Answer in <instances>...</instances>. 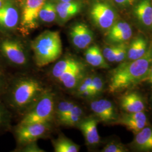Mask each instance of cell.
Returning a JSON list of instances; mask_svg holds the SVG:
<instances>
[{"instance_id": "1", "label": "cell", "mask_w": 152, "mask_h": 152, "mask_svg": "<svg viewBox=\"0 0 152 152\" xmlns=\"http://www.w3.org/2000/svg\"><path fill=\"white\" fill-rule=\"evenodd\" d=\"M46 91L42 84L38 80L29 77H20L9 81L2 96L4 97V103L8 108L22 112L30 108Z\"/></svg>"}, {"instance_id": "2", "label": "cell", "mask_w": 152, "mask_h": 152, "mask_svg": "<svg viewBox=\"0 0 152 152\" xmlns=\"http://www.w3.org/2000/svg\"><path fill=\"white\" fill-rule=\"evenodd\" d=\"M152 65V48L140 58L122 63L110 73L109 92H118L142 81L147 78Z\"/></svg>"}, {"instance_id": "3", "label": "cell", "mask_w": 152, "mask_h": 152, "mask_svg": "<svg viewBox=\"0 0 152 152\" xmlns=\"http://www.w3.org/2000/svg\"><path fill=\"white\" fill-rule=\"evenodd\" d=\"M36 65L45 66L58 60L62 54V42L58 31H46L32 42Z\"/></svg>"}, {"instance_id": "4", "label": "cell", "mask_w": 152, "mask_h": 152, "mask_svg": "<svg viewBox=\"0 0 152 152\" xmlns=\"http://www.w3.org/2000/svg\"><path fill=\"white\" fill-rule=\"evenodd\" d=\"M55 110V95L46 91L32 106L27 110L18 125L32 124H50Z\"/></svg>"}, {"instance_id": "5", "label": "cell", "mask_w": 152, "mask_h": 152, "mask_svg": "<svg viewBox=\"0 0 152 152\" xmlns=\"http://www.w3.org/2000/svg\"><path fill=\"white\" fill-rule=\"evenodd\" d=\"M0 53L11 65L24 66L28 63L27 54L22 43L14 38H7L0 42Z\"/></svg>"}, {"instance_id": "6", "label": "cell", "mask_w": 152, "mask_h": 152, "mask_svg": "<svg viewBox=\"0 0 152 152\" xmlns=\"http://www.w3.org/2000/svg\"><path fill=\"white\" fill-rule=\"evenodd\" d=\"M51 128L50 124H32L18 125L14 131L17 142L20 145L36 141L46 136Z\"/></svg>"}, {"instance_id": "7", "label": "cell", "mask_w": 152, "mask_h": 152, "mask_svg": "<svg viewBox=\"0 0 152 152\" xmlns=\"http://www.w3.org/2000/svg\"><path fill=\"white\" fill-rule=\"evenodd\" d=\"M90 14L95 25L102 29H110L115 20L113 9L103 2H98L92 6Z\"/></svg>"}, {"instance_id": "8", "label": "cell", "mask_w": 152, "mask_h": 152, "mask_svg": "<svg viewBox=\"0 0 152 152\" xmlns=\"http://www.w3.org/2000/svg\"><path fill=\"white\" fill-rule=\"evenodd\" d=\"M46 0H26L23 9L22 27L24 29H31L37 26V20L41 8Z\"/></svg>"}, {"instance_id": "9", "label": "cell", "mask_w": 152, "mask_h": 152, "mask_svg": "<svg viewBox=\"0 0 152 152\" xmlns=\"http://www.w3.org/2000/svg\"><path fill=\"white\" fill-rule=\"evenodd\" d=\"M90 108L98 120L104 122H114L118 118L114 105L107 99H100L92 101Z\"/></svg>"}, {"instance_id": "10", "label": "cell", "mask_w": 152, "mask_h": 152, "mask_svg": "<svg viewBox=\"0 0 152 152\" xmlns=\"http://www.w3.org/2000/svg\"><path fill=\"white\" fill-rule=\"evenodd\" d=\"M69 35L73 46L78 49H86L91 44L94 34L87 25L77 23L71 28Z\"/></svg>"}, {"instance_id": "11", "label": "cell", "mask_w": 152, "mask_h": 152, "mask_svg": "<svg viewBox=\"0 0 152 152\" xmlns=\"http://www.w3.org/2000/svg\"><path fill=\"white\" fill-rule=\"evenodd\" d=\"M122 125L135 135L147 126V117L144 112L122 113L115 121Z\"/></svg>"}, {"instance_id": "12", "label": "cell", "mask_w": 152, "mask_h": 152, "mask_svg": "<svg viewBox=\"0 0 152 152\" xmlns=\"http://www.w3.org/2000/svg\"><path fill=\"white\" fill-rule=\"evenodd\" d=\"M98 120L94 117L83 118L77 126L81 131L87 145L96 146L100 142L98 130Z\"/></svg>"}, {"instance_id": "13", "label": "cell", "mask_w": 152, "mask_h": 152, "mask_svg": "<svg viewBox=\"0 0 152 152\" xmlns=\"http://www.w3.org/2000/svg\"><path fill=\"white\" fill-rule=\"evenodd\" d=\"M19 22V14L16 8L9 2H5L0 7V29L11 31L15 29Z\"/></svg>"}, {"instance_id": "14", "label": "cell", "mask_w": 152, "mask_h": 152, "mask_svg": "<svg viewBox=\"0 0 152 152\" xmlns=\"http://www.w3.org/2000/svg\"><path fill=\"white\" fill-rule=\"evenodd\" d=\"M86 67L83 63L73 68L60 77L58 80L68 90H75L86 76Z\"/></svg>"}, {"instance_id": "15", "label": "cell", "mask_w": 152, "mask_h": 152, "mask_svg": "<svg viewBox=\"0 0 152 152\" xmlns=\"http://www.w3.org/2000/svg\"><path fill=\"white\" fill-rule=\"evenodd\" d=\"M132 31L130 26L126 22H120L110 27L107 34V39L115 44L124 43L132 36Z\"/></svg>"}, {"instance_id": "16", "label": "cell", "mask_w": 152, "mask_h": 152, "mask_svg": "<svg viewBox=\"0 0 152 152\" xmlns=\"http://www.w3.org/2000/svg\"><path fill=\"white\" fill-rule=\"evenodd\" d=\"M121 107L127 113L143 112L145 108L144 101L137 92H130L121 99Z\"/></svg>"}, {"instance_id": "17", "label": "cell", "mask_w": 152, "mask_h": 152, "mask_svg": "<svg viewBox=\"0 0 152 152\" xmlns=\"http://www.w3.org/2000/svg\"><path fill=\"white\" fill-rule=\"evenodd\" d=\"M133 147L139 151H152V128L146 126L135 134Z\"/></svg>"}, {"instance_id": "18", "label": "cell", "mask_w": 152, "mask_h": 152, "mask_svg": "<svg viewBox=\"0 0 152 152\" xmlns=\"http://www.w3.org/2000/svg\"><path fill=\"white\" fill-rule=\"evenodd\" d=\"M83 63L81 61L72 56H66L58 61L53 66L51 74L53 77L58 80L61 76L68 71Z\"/></svg>"}, {"instance_id": "19", "label": "cell", "mask_w": 152, "mask_h": 152, "mask_svg": "<svg viewBox=\"0 0 152 152\" xmlns=\"http://www.w3.org/2000/svg\"><path fill=\"white\" fill-rule=\"evenodd\" d=\"M135 15L142 24L146 27L151 26L152 4L151 0H141L135 6Z\"/></svg>"}, {"instance_id": "20", "label": "cell", "mask_w": 152, "mask_h": 152, "mask_svg": "<svg viewBox=\"0 0 152 152\" xmlns=\"http://www.w3.org/2000/svg\"><path fill=\"white\" fill-rule=\"evenodd\" d=\"M85 56L87 63L92 66L104 69L109 67L103 53L98 46L94 45L88 48L85 53Z\"/></svg>"}, {"instance_id": "21", "label": "cell", "mask_w": 152, "mask_h": 152, "mask_svg": "<svg viewBox=\"0 0 152 152\" xmlns=\"http://www.w3.org/2000/svg\"><path fill=\"white\" fill-rule=\"evenodd\" d=\"M147 41L142 37L135 39L127 49V58L128 61L138 59L146 54L148 51Z\"/></svg>"}, {"instance_id": "22", "label": "cell", "mask_w": 152, "mask_h": 152, "mask_svg": "<svg viewBox=\"0 0 152 152\" xmlns=\"http://www.w3.org/2000/svg\"><path fill=\"white\" fill-rule=\"evenodd\" d=\"M60 19L65 22L76 15L80 11V5L76 2H61L56 7Z\"/></svg>"}, {"instance_id": "23", "label": "cell", "mask_w": 152, "mask_h": 152, "mask_svg": "<svg viewBox=\"0 0 152 152\" xmlns=\"http://www.w3.org/2000/svg\"><path fill=\"white\" fill-rule=\"evenodd\" d=\"M52 144L55 152H78L80 149L79 145L62 135L53 140Z\"/></svg>"}, {"instance_id": "24", "label": "cell", "mask_w": 152, "mask_h": 152, "mask_svg": "<svg viewBox=\"0 0 152 152\" xmlns=\"http://www.w3.org/2000/svg\"><path fill=\"white\" fill-rule=\"evenodd\" d=\"M83 109L78 105L75 104L59 123L61 125L68 127L77 126L83 118Z\"/></svg>"}, {"instance_id": "25", "label": "cell", "mask_w": 152, "mask_h": 152, "mask_svg": "<svg viewBox=\"0 0 152 152\" xmlns=\"http://www.w3.org/2000/svg\"><path fill=\"white\" fill-rule=\"evenodd\" d=\"M92 76H86L76 87V94L77 96L82 98H93V95L90 90V87L92 83Z\"/></svg>"}, {"instance_id": "26", "label": "cell", "mask_w": 152, "mask_h": 152, "mask_svg": "<svg viewBox=\"0 0 152 152\" xmlns=\"http://www.w3.org/2000/svg\"><path fill=\"white\" fill-rule=\"evenodd\" d=\"M56 12V8L54 4L50 2L45 3L40 10L39 18L45 23H51L55 20Z\"/></svg>"}, {"instance_id": "27", "label": "cell", "mask_w": 152, "mask_h": 152, "mask_svg": "<svg viewBox=\"0 0 152 152\" xmlns=\"http://www.w3.org/2000/svg\"><path fill=\"white\" fill-rule=\"evenodd\" d=\"M11 114L5 104L0 100V132L10 128Z\"/></svg>"}, {"instance_id": "28", "label": "cell", "mask_w": 152, "mask_h": 152, "mask_svg": "<svg viewBox=\"0 0 152 152\" xmlns=\"http://www.w3.org/2000/svg\"><path fill=\"white\" fill-rule=\"evenodd\" d=\"M75 104L74 102L69 100L61 101L58 104L55 112L56 113L57 118L59 122L68 114Z\"/></svg>"}, {"instance_id": "29", "label": "cell", "mask_w": 152, "mask_h": 152, "mask_svg": "<svg viewBox=\"0 0 152 152\" xmlns=\"http://www.w3.org/2000/svg\"><path fill=\"white\" fill-rule=\"evenodd\" d=\"M104 87V82L103 78L98 75H93L90 90L93 96H96L102 94Z\"/></svg>"}, {"instance_id": "30", "label": "cell", "mask_w": 152, "mask_h": 152, "mask_svg": "<svg viewBox=\"0 0 152 152\" xmlns=\"http://www.w3.org/2000/svg\"><path fill=\"white\" fill-rule=\"evenodd\" d=\"M103 152H126L127 149L120 142H110L104 147L102 151Z\"/></svg>"}, {"instance_id": "31", "label": "cell", "mask_w": 152, "mask_h": 152, "mask_svg": "<svg viewBox=\"0 0 152 152\" xmlns=\"http://www.w3.org/2000/svg\"><path fill=\"white\" fill-rule=\"evenodd\" d=\"M118 49V45L104 48L103 51V55L105 60L109 62H114Z\"/></svg>"}, {"instance_id": "32", "label": "cell", "mask_w": 152, "mask_h": 152, "mask_svg": "<svg viewBox=\"0 0 152 152\" xmlns=\"http://www.w3.org/2000/svg\"><path fill=\"white\" fill-rule=\"evenodd\" d=\"M127 46L124 42L118 44V49L114 62L120 63L125 60L127 56Z\"/></svg>"}, {"instance_id": "33", "label": "cell", "mask_w": 152, "mask_h": 152, "mask_svg": "<svg viewBox=\"0 0 152 152\" xmlns=\"http://www.w3.org/2000/svg\"><path fill=\"white\" fill-rule=\"evenodd\" d=\"M22 148L20 149L19 151L25 152H43L44 150L38 147L36 143V141H33L24 145H22Z\"/></svg>"}, {"instance_id": "34", "label": "cell", "mask_w": 152, "mask_h": 152, "mask_svg": "<svg viewBox=\"0 0 152 152\" xmlns=\"http://www.w3.org/2000/svg\"><path fill=\"white\" fill-rule=\"evenodd\" d=\"M8 82L5 73L0 65V96H2L5 91Z\"/></svg>"}, {"instance_id": "35", "label": "cell", "mask_w": 152, "mask_h": 152, "mask_svg": "<svg viewBox=\"0 0 152 152\" xmlns=\"http://www.w3.org/2000/svg\"><path fill=\"white\" fill-rule=\"evenodd\" d=\"M115 2L121 5H126L132 4L135 0H114Z\"/></svg>"}, {"instance_id": "36", "label": "cell", "mask_w": 152, "mask_h": 152, "mask_svg": "<svg viewBox=\"0 0 152 152\" xmlns=\"http://www.w3.org/2000/svg\"><path fill=\"white\" fill-rule=\"evenodd\" d=\"M146 79H147V81L150 84L152 85V65L151 66L150 69H149L148 75V76H147Z\"/></svg>"}, {"instance_id": "37", "label": "cell", "mask_w": 152, "mask_h": 152, "mask_svg": "<svg viewBox=\"0 0 152 152\" xmlns=\"http://www.w3.org/2000/svg\"><path fill=\"white\" fill-rule=\"evenodd\" d=\"M5 4V0H0V7H1Z\"/></svg>"}, {"instance_id": "38", "label": "cell", "mask_w": 152, "mask_h": 152, "mask_svg": "<svg viewBox=\"0 0 152 152\" xmlns=\"http://www.w3.org/2000/svg\"><path fill=\"white\" fill-rule=\"evenodd\" d=\"M61 2H69V1H72V0H60Z\"/></svg>"}, {"instance_id": "39", "label": "cell", "mask_w": 152, "mask_h": 152, "mask_svg": "<svg viewBox=\"0 0 152 152\" xmlns=\"http://www.w3.org/2000/svg\"><path fill=\"white\" fill-rule=\"evenodd\" d=\"M151 26H152V24H151Z\"/></svg>"}]
</instances>
